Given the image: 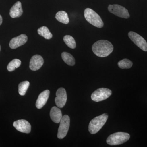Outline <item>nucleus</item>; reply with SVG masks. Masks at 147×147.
<instances>
[{
	"mask_svg": "<svg viewBox=\"0 0 147 147\" xmlns=\"http://www.w3.org/2000/svg\"><path fill=\"white\" fill-rule=\"evenodd\" d=\"M114 47L112 43L107 40H99L95 42L92 47L94 53L100 57H108L113 52Z\"/></svg>",
	"mask_w": 147,
	"mask_h": 147,
	"instance_id": "1",
	"label": "nucleus"
},
{
	"mask_svg": "<svg viewBox=\"0 0 147 147\" xmlns=\"http://www.w3.org/2000/svg\"><path fill=\"white\" fill-rule=\"evenodd\" d=\"M108 117V114L104 113L92 119L90 122L88 126V130L90 133L92 134L97 133L104 126Z\"/></svg>",
	"mask_w": 147,
	"mask_h": 147,
	"instance_id": "2",
	"label": "nucleus"
},
{
	"mask_svg": "<svg viewBox=\"0 0 147 147\" xmlns=\"http://www.w3.org/2000/svg\"><path fill=\"white\" fill-rule=\"evenodd\" d=\"M84 16L88 22L97 28H102L104 24L100 16L90 8H86L84 11Z\"/></svg>",
	"mask_w": 147,
	"mask_h": 147,
	"instance_id": "3",
	"label": "nucleus"
},
{
	"mask_svg": "<svg viewBox=\"0 0 147 147\" xmlns=\"http://www.w3.org/2000/svg\"><path fill=\"white\" fill-rule=\"evenodd\" d=\"M130 138L128 133L123 132H118L111 134L107 138L106 142L111 146L121 145L125 143Z\"/></svg>",
	"mask_w": 147,
	"mask_h": 147,
	"instance_id": "4",
	"label": "nucleus"
},
{
	"mask_svg": "<svg viewBox=\"0 0 147 147\" xmlns=\"http://www.w3.org/2000/svg\"><path fill=\"white\" fill-rule=\"evenodd\" d=\"M70 118L67 115L63 116L58 129L57 137L59 139H63L66 136L70 126Z\"/></svg>",
	"mask_w": 147,
	"mask_h": 147,
	"instance_id": "5",
	"label": "nucleus"
},
{
	"mask_svg": "<svg viewBox=\"0 0 147 147\" xmlns=\"http://www.w3.org/2000/svg\"><path fill=\"white\" fill-rule=\"evenodd\" d=\"M112 94L111 90L106 88L98 89L91 95L92 100L95 102H100L108 98Z\"/></svg>",
	"mask_w": 147,
	"mask_h": 147,
	"instance_id": "6",
	"label": "nucleus"
},
{
	"mask_svg": "<svg viewBox=\"0 0 147 147\" xmlns=\"http://www.w3.org/2000/svg\"><path fill=\"white\" fill-rule=\"evenodd\" d=\"M108 9L110 13L121 18H128L129 17L128 10L123 7L119 5H109Z\"/></svg>",
	"mask_w": 147,
	"mask_h": 147,
	"instance_id": "7",
	"label": "nucleus"
},
{
	"mask_svg": "<svg viewBox=\"0 0 147 147\" xmlns=\"http://www.w3.org/2000/svg\"><path fill=\"white\" fill-rule=\"evenodd\" d=\"M128 36L134 44L143 51H147V42L144 38L133 32H129Z\"/></svg>",
	"mask_w": 147,
	"mask_h": 147,
	"instance_id": "8",
	"label": "nucleus"
},
{
	"mask_svg": "<svg viewBox=\"0 0 147 147\" xmlns=\"http://www.w3.org/2000/svg\"><path fill=\"white\" fill-rule=\"evenodd\" d=\"M67 100V95L65 90L63 88L59 89L56 92L55 102L56 105L59 108H63L65 105Z\"/></svg>",
	"mask_w": 147,
	"mask_h": 147,
	"instance_id": "9",
	"label": "nucleus"
},
{
	"mask_svg": "<svg viewBox=\"0 0 147 147\" xmlns=\"http://www.w3.org/2000/svg\"><path fill=\"white\" fill-rule=\"evenodd\" d=\"M13 126L16 130L23 133H30L31 130V125L26 120H18L13 122Z\"/></svg>",
	"mask_w": 147,
	"mask_h": 147,
	"instance_id": "10",
	"label": "nucleus"
},
{
	"mask_svg": "<svg viewBox=\"0 0 147 147\" xmlns=\"http://www.w3.org/2000/svg\"><path fill=\"white\" fill-rule=\"evenodd\" d=\"M44 63V60L41 56L35 55L32 57L30 63V68L32 71H36L40 68Z\"/></svg>",
	"mask_w": 147,
	"mask_h": 147,
	"instance_id": "11",
	"label": "nucleus"
},
{
	"mask_svg": "<svg viewBox=\"0 0 147 147\" xmlns=\"http://www.w3.org/2000/svg\"><path fill=\"white\" fill-rule=\"evenodd\" d=\"M28 40V37L26 34H21L13 38L9 42V45L11 49H16L21 45H24Z\"/></svg>",
	"mask_w": 147,
	"mask_h": 147,
	"instance_id": "12",
	"label": "nucleus"
},
{
	"mask_svg": "<svg viewBox=\"0 0 147 147\" xmlns=\"http://www.w3.org/2000/svg\"><path fill=\"white\" fill-rule=\"evenodd\" d=\"M50 93V91L47 90L39 94L36 103V106L38 109H41L46 104L49 98Z\"/></svg>",
	"mask_w": 147,
	"mask_h": 147,
	"instance_id": "13",
	"label": "nucleus"
},
{
	"mask_svg": "<svg viewBox=\"0 0 147 147\" xmlns=\"http://www.w3.org/2000/svg\"><path fill=\"white\" fill-rule=\"evenodd\" d=\"M50 117L54 122L56 123H59L63 117L61 111L59 108L54 106L50 110Z\"/></svg>",
	"mask_w": 147,
	"mask_h": 147,
	"instance_id": "14",
	"label": "nucleus"
},
{
	"mask_svg": "<svg viewBox=\"0 0 147 147\" xmlns=\"http://www.w3.org/2000/svg\"><path fill=\"white\" fill-rule=\"evenodd\" d=\"M23 13L21 3L20 1L15 3L11 7L9 12V14L11 18L19 17L22 15Z\"/></svg>",
	"mask_w": 147,
	"mask_h": 147,
	"instance_id": "15",
	"label": "nucleus"
},
{
	"mask_svg": "<svg viewBox=\"0 0 147 147\" xmlns=\"http://www.w3.org/2000/svg\"><path fill=\"white\" fill-rule=\"evenodd\" d=\"M55 18L57 21L63 24H67L69 22L68 14L63 11H59L56 14Z\"/></svg>",
	"mask_w": 147,
	"mask_h": 147,
	"instance_id": "16",
	"label": "nucleus"
},
{
	"mask_svg": "<svg viewBox=\"0 0 147 147\" xmlns=\"http://www.w3.org/2000/svg\"><path fill=\"white\" fill-rule=\"evenodd\" d=\"M62 58L67 64L69 66L75 65V60L72 55L67 52H63L61 54Z\"/></svg>",
	"mask_w": 147,
	"mask_h": 147,
	"instance_id": "17",
	"label": "nucleus"
},
{
	"mask_svg": "<svg viewBox=\"0 0 147 147\" xmlns=\"http://www.w3.org/2000/svg\"><path fill=\"white\" fill-rule=\"evenodd\" d=\"M38 34L43 37L46 39H51L53 37V34L46 26H42L39 28L38 30Z\"/></svg>",
	"mask_w": 147,
	"mask_h": 147,
	"instance_id": "18",
	"label": "nucleus"
},
{
	"mask_svg": "<svg viewBox=\"0 0 147 147\" xmlns=\"http://www.w3.org/2000/svg\"><path fill=\"white\" fill-rule=\"evenodd\" d=\"M30 84V82L28 81H24L19 84L18 87V93L20 95L24 96L26 94Z\"/></svg>",
	"mask_w": 147,
	"mask_h": 147,
	"instance_id": "19",
	"label": "nucleus"
},
{
	"mask_svg": "<svg viewBox=\"0 0 147 147\" xmlns=\"http://www.w3.org/2000/svg\"><path fill=\"white\" fill-rule=\"evenodd\" d=\"M63 40L68 47L71 49L76 48V42L73 37L71 36L66 35L63 37Z\"/></svg>",
	"mask_w": 147,
	"mask_h": 147,
	"instance_id": "20",
	"label": "nucleus"
},
{
	"mask_svg": "<svg viewBox=\"0 0 147 147\" xmlns=\"http://www.w3.org/2000/svg\"><path fill=\"white\" fill-rule=\"evenodd\" d=\"M133 63L131 61L127 59H124L120 61L118 63V65L122 69H127L131 68Z\"/></svg>",
	"mask_w": 147,
	"mask_h": 147,
	"instance_id": "21",
	"label": "nucleus"
},
{
	"mask_svg": "<svg viewBox=\"0 0 147 147\" xmlns=\"http://www.w3.org/2000/svg\"><path fill=\"white\" fill-rule=\"evenodd\" d=\"M21 61L18 59H14L8 64L7 69L9 71H12L15 70V69L18 68L21 65Z\"/></svg>",
	"mask_w": 147,
	"mask_h": 147,
	"instance_id": "22",
	"label": "nucleus"
},
{
	"mask_svg": "<svg viewBox=\"0 0 147 147\" xmlns=\"http://www.w3.org/2000/svg\"><path fill=\"white\" fill-rule=\"evenodd\" d=\"M3 22V18L2 16L0 15V26L1 25V24H2Z\"/></svg>",
	"mask_w": 147,
	"mask_h": 147,
	"instance_id": "23",
	"label": "nucleus"
},
{
	"mask_svg": "<svg viewBox=\"0 0 147 147\" xmlns=\"http://www.w3.org/2000/svg\"><path fill=\"white\" fill-rule=\"evenodd\" d=\"M0 51H1V46H0Z\"/></svg>",
	"mask_w": 147,
	"mask_h": 147,
	"instance_id": "24",
	"label": "nucleus"
}]
</instances>
